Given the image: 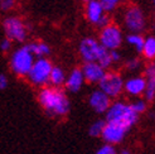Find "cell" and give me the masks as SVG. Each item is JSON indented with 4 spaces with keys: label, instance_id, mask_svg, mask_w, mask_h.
<instances>
[{
    "label": "cell",
    "instance_id": "6da1fadb",
    "mask_svg": "<svg viewBox=\"0 0 155 154\" xmlns=\"http://www.w3.org/2000/svg\"><path fill=\"white\" fill-rule=\"evenodd\" d=\"M38 102L42 109L53 118H63L71 109L68 96L63 90L58 87H42L38 94Z\"/></svg>",
    "mask_w": 155,
    "mask_h": 154
},
{
    "label": "cell",
    "instance_id": "7a4b0ae2",
    "mask_svg": "<svg viewBox=\"0 0 155 154\" xmlns=\"http://www.w3.org/2000/svg\"><path fill=\"white\" fill-rule=\"evenodd\" d=\"M105 116L106 122L120 125L126 130H130L139 120V115L131 109L130 104L120 101V100L110 104L107 111L105 112Z\"/></svg>",
    "mask_w": 155,
    "mask_h": 154
},
{
    "label": "cell",
    "instance_id": "3957f363",
    "mask_svg": "<svg viewBox=\"0 0 155 154\" xmlns=\"http://www.w3.org/2000/svg\"><path fill=\"white\" fill-rule=\"evenodd\" d=\"M34 62V56L29 52L27 45L20 47L13 52L10 58V68L12 71L20 77H25Z\"/></svg>",
    "mask_w": 155,
    "mask_h": 154
},
{
    "label": "cell",
    "instance_id": "277c9868",
    "mask_svg": "<svg viewBox=\"0 0 155 154\" xmlns=\"http://www.w3.org/2000/svg\"><path fill=\"white\" fill-rule=\"evenodd\" d=\"M52 63L47 58H38L33 62V66L28 72L27 77L30 83L34 86L45 87L49 82V75L52 71Z\"/></svg>",
    "mask_w": 155,
    "mask_h": 154
},
{
    "label": "cell",
    "instance_id": "5b68a950",
    "mask_svg": "<svg viewBox=\"0 0 155 154\" xmlns=\"http://www.w3.org/2000/svg\"><path fill=\"white\" fill-rule=\"evenodd\" d=\"M98 90L102 91L104 94L110 97L116 99L121 95L124 91V79L119 72H106L101 81L98 82Z\"/></svg>",
    "mask_w": 155,
    "mask_h": 154
},
{
    "label": "cell",
    "instance_id": "8992f818",
    "mask_svg": "<svg viewBox=\"0 0 155 154\" xmlns=\"http://www.w3.org/2000/svg\"><path fill=\"white\" fill-rule=\"evenodd\" d=\"M100 45L107 51H116L122 42L121 29L116 25L108 23L100 32Z\"/></svg>",
    "mask_w": 155,
    "mask_h": 154
},
{
    "label": "cell",
    "instance_id": "52a82bcc",
    "mask_svg": "<svg viewBox=\"0 0 155 154\" xmlns=\"http://www.w3.org/2000/svg\"><path fill=\"white\" fill-rule=\"evenodd\" d=\"M3 27H4V32L6 38L15 42H24L25 38H27V28L24 25L19 18L17 17H9L6 18L3 23Z\"/></svg>",
    "mask_w": 155,
    "mask_h": 154
},
{
    "label": "cell",
    "instance_id": "ba28073f",
    "mask_svg": "<svg viewBox=\"0 0 155 154\" xmlns=\"http://www.w3.org/2000/svg\"><path fill=\"white\" fill-rule=\"evenodd\" d=\"M124 22H125L126 28L131 33L139 34L145 28V15L144 12L136 5L129 6L125 15H124Z\"/></svg>",
    "mask_w": 155,
    "mask_h": 154
},
{
    "label": "cell",
    "instance_id": "9c48e42d",
    "mask_svg": "<svg viewBox=\"0 0 155 154\" xmlns=\"http://www.w3.org/2000/svg\"><path fill=\"white\" fill-rule=\"evenodd\" d=\"M102 47L95 38H83L80 43V55L84 62H97Z\"/></svg>",
    "mask_w": 155,
    "mask_h": 154
},
{
    "label": "cell",
    "instance_id": "30bf717a",
    "mask_svg": "<svg viewBox=\"0 0 155 154\" xmlns=\"http://www.w3.org/2000/svg\"><path fill=\"white\" fill-rule=\"evenodd\" d=\"M127 132L129 130H126L125 128H122L120 125L111 124V122L105 121V126L102 130L101 138L105 142V144H110V145H114L115 147V145H117L121 142H124Z\"/></svg>",
    "mask_w": 155,
    "mask_h": 154
},
{
    "label": "cell",
    "instance_id": "8fae6325",
    "mask_svg": "<svg viewBox=\"0 0 155 154\" xmlns=\"http://www.w3.org/2000/svg\"><path fill=\"white\" fill-rule=\"evenodd\" d=\"M111 104V99L107 97L102 91L94 90L88 96V105L97 114H105Z\"/></svg>",
    "mask_w": 155,
    "mask_h": 154
},
{
    "label": "cell",
    "instance_id": "7c38bea8",
    "mask_svg": "<svg viewBox=\"0 0 155 154\" xmlns=\"http://www.w3.org/2000/svg\"><path fill=\"white\" fill-rule=\"evenodd\" d=\"M83 80L88 83H98L106 73V71L97 62H84L81 68Z\"/></svg>",
    "mask_w": 155,
    "mask_h": 154
},
{
    "label": "cell",
    "instance_id": "4fadbf2b",
    "mask_svg": "<svg viewBox=\"0 0 155 154\" xmlns=\"http://www.w3.org/2000/svg\"><path fill=\"white\" fill-rule=\"evenodd\" d=\"M146 80L144 76H135L124 81V91L133 97H139L144 94Z\"/></svg>",
    "mask_w": 155,
    "mask_h": 154
},
{
    "label": "cell",
    "instance_id": "5bb4252c",
    "mask_svg": "<svg viewBox=\"0 0 155 154\" xmlns=\"http://www.w3.org/2000/svg\"><path fill=\"white\" fill-rule=\"evenodd\" d=\"M83 83H84V80H83V75H82L81 68H74L68 76H66V81H64L66 89H67V91L72 92V94L78 92L82 89Z\"/></svg>",
    "mask_w": 155,
    "mask_h": 154
},
{
    "label": "cell",
    "instance_id": "9a60e30c",
    "mask_svg": "<svg viewBox=\"0 0 155 154\" xmlns=\"http://www.w3.org/2000/svg\"><path fill=\"white\" fill-rule=\"evenodd\" d=\"M104 9L101 4H100L98 0H90V2H87V5H86V15H87V19L88 22L94 23V24H97V23L100 22V19H101L104 17Z\"/></svg>",
    "mask_w": 155,
    "mask_h": 154
},
{
    "label": "cell",
    "instance_id": "2e32d148",
    "mask_svg": "<svg viewBox=\"0 0 155 154\" xmlns=\"http://www.w3.org/2000/svg\"><path fill=\"white\" fill-rule=\"evenodd\" d=\"M27 48L33 56H37L38 58H44V56L49 55V45L44 42H32L27 44Z\"/></svg>",
    "mask_w": 155,
    "mask_h": 154
},
{
    "label": "cell",
    "instance_id": "e0dca14e",
    "mask_svg": "<svg viewBox=\"0 0 155 154\" xmlns=\"http://www.w3.org/2000/svg\"><path fill=\"white\" fill-rule=\"evenodd\" d=\"M66 81V73L61 67H52V71L49 75V82L52 87H61L62 85H64Z\"/></svg>",
    "mask_w": 155,
    "mask_h": 154
},
{
    "label": "cell",
    "instance_id": "ac0fdd59",
    "mask_svg": "<svg viewBox=\"0 0 155 154\" xmlns=\"http://www.w3.org/2000/svg\"><path fill=\"white\" fill-rule=\"evenodd\" d=\"M141 53L145 56V58H148V59H153L155 57V38L153 35L144 39V45H143Z\"/></svg>",
    "mask_w": 155,
    "mask_h": 154
},
{
    "label": "cell",
    "instance_id": "d6986e66",
    "mask_svg": "<svg viewBox=\"0 0 155 154\" xmlns=\"http://www.w3.org/2000/svg\"><path fill=\"white\" fill-rule=\"evenodd\" d=\"M146 86L144 91V100L146 102H151L155 97V76L153 77H145Z\"/></svg>",
    "mask_w": 155,
    "mask_h": 154
},
{
    "label": "cell",
    "instance_id": "ffe728a7",
    "mask_svg": "<svg viewBox=\"0 0 155 154\" xmlns=\"http://www.w3.org/2000/svg\"><path fill=\"white\" fill-rule=\"evenodd\" d=\"M126 41L129 44L134 45L137 53H141L143 51V45H144V37L141 34H136V33H131L126 37Z\"/></svg>",
    "mask_w": 155,
    "mask_h": 154
},
{
    "label": "cell",
    "instance_id": "44dd1931",
    "mask_svg": "<svg viewBox=\"0 0 155 154\" xmlns=\"http://www.w3.org/2000/svg\"><path fill=\"white\" fill-rule=\"evenodd\" d=\"M105 126V120H96L95 122H92L90 129H88V134L94 138H100L102 134V130Z\"/></svg>",
    "mask_w": 155,
    "mask_h": 154
},
{
    "label": "cell",
    "instance_id": "7402d4cb",
    "mask_svg": "<svg viewBox=\"0 0 155 154\" xmlns=\"http://www.w3.org/2000/svg\"><path fill=\"white\" fill-rule=\"evenodd\" d=\"M97 63L101 66L105 71L107 70V68H110L111 65H112L111 58H110V51L102 48L101 53H100V57H98V59H97Z\"/></svg>",
    "mask_w": 155,
    "mask_h": 154
},
{
    "label": "cell",
    "instance_id": "603a6c76",
    "mask_svg": "<svg viewBox=\"0 0 155 154\" xmlns=\"http://www.w3.org/2000/svg\"><path fill=\"white\" fill-rule=\"evenodd\" d=\"M130 106H131V109H133L137 115H140V114H144L146 111V109H148V102H146L144 99L137 97V99H135L134 101L130 104Z\"/></svg>",
    "mask_w": 155,
    "mask_h": 154
},
{
    "label": "cell",
    "instance_id": "cb8c5ba5",
    "mask_svg": "<svg viewBox=\"0 0 155 154\" xmlns=\"http://www.w3.org/2000/svg\"><path fill=\"white\" fill-rule=\"evenodd\" d=\"M98 2L101 4L104 12H112L119 5L120 0H98Z\"/></svg>",
    "mask_w": 155,
    "mask_h": 154
},
{
    "label": "cell",
    "instance_id": "d4e9b609",
    "mask_svg": "<svg viewBox=\"0 0 155 154\" xmlns=\"http://www.w3.org/2000/svg\"><path fill=\"white\" fill-rule=\"evenodd\" d=\"M95 154H117V150L114 145H110V144H102L101 147H100Z\"/></svg>",
    "mask_w": 155,
    "mask_h": 154
},
{
    "label": "cell",
    "instance_id": "484cf974",
    "mask_svg": "<svg viewBox=\"0 0 155 154\" xmlns=\"http://www.w3.org/2000/svg\"><path fill=\"white\" fill-rule=\"evenodd\" d=\"M140 67V61L136 59V58H133V59H129L126 62V68L127 70H131V71H135L137 68Z\"/></svg>",
    "mask_w": 155,
    "mask_h": 154
},
{
    "label": "cell",
    "instance_id": "4316f807",
    "mask_svg": "<svg viewBox=\"0 0 155 154\" xmlns=\"http://www.w3.org/2000/svg\"><path fill=\"white\" fill-rule=\"evenodd\" d=\"M0 6L3 10H10L14 6V0H2L0 2Z\"/></svg>",
    "mask_w": 155,
    "mask_h": 154
},
{
    "label": "cell",
    "instance_id": "83f0119b",
    "mask_svg": "<svg viewBox=\"0 0 155 154\" xmlns=\"http://www.w3.org/2000/svg\"><path fill=\"white\" fill-rule=\"evenodd\" d=\"M0 48H2L4 52H6V51H9L10 48H12V42L8 39V38H4V39L0 42Z\"/></svg>",
    "mask_w": 155,
    "mask_h": 154
},
{
    "label": "cell",
    "instance_id": "f1b7e54d",
    "mask_svg": "<svg viewBox=\"0 0 155 154\" xmlns=\"http://www.w3.org/2000/svg\"><path fill=\"white\" fill-rule=\"evenodd\" d=\"M110 58H111L112 63H117V62H120V59H121V55L117 51H110Z\"/></svg>",
    "mask_w": 155,
    "mask_h": 154
},
{
    "label": "cell",
    "instance_id": "f546056e",
    "mask_svg": "<svg viewBox=\"0 0 155 154\" xmlns=\"http://www.w3.org/2000/svg\"><path fill=\"white\" fill-rule=\"evenodd\" d=\"M8 87V77L4 73H0V90H5Z\"/></svg>",
    "mask_w": 155,
    "mask_h": 154
},
{
    "label": "cell",
    "instance_id": "4dcf8cb0",
    "mask_svg": "<svg viewBox=\"0 0 155 154\" xmlns=\"http://www.w3.org/2000/svg\"><path fill=\"white\" fill-rule=\"evenodd\" d=\"M117 154H133V153H131V150H130V149L124 148V149H121L120 152H117Z\"/></svg>",
    "mask_w": 155,
    "mask_h": 154
},
{
    "label": "cell",
    "instance_id": "1f68e13d",
    "mask_svg": "<svg viewBox=\"0 0 155 154\" xmlns=\"http://www.w3.org/2000/svg\"><path fill=\"white\" fill-rule=\"evenodd\" d=\"M86 2H90V0H86Z\"/></svg>",
    "mask_w": 155,
    "mask_h": 154
},
{
    "label": "cell",
    "instance_id": "d6a6232c",
    "mask_svg": "<svg viewBox=\"0 0 155 154\" xmlns=\"http://www.w3.org/2000/svg\"><path fill=\"white\" fill-rule=\"evenodd\" d=\"M151 2H154V0H151Z\"/></svg>",
    "mask_w": 155,
    "mask_h": 154
},
{
    "label": "cell",
    "instance_id": "836d02e7",
    "mask_svg": "<svg viewBox=\"0 0 155 154\" xmlns=\"http://www.w3.org/2000/svg\"><path fill=\"white\" fill-rule=\"evenodd\" d=\"M0 2H2V0H0Z\"/></svg>",
    "mask_w": 155,
    "mask_h": 154
}]
</instances>
